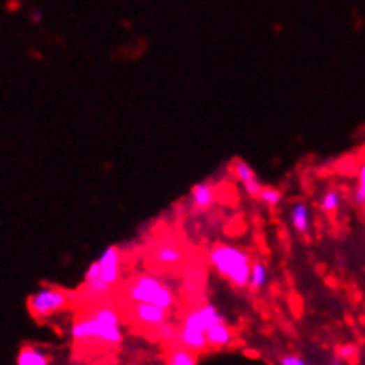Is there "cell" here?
<instances>
[{"label": "cell", "instance_id": "obj_1", "mask_svg": "<svg viewBox=\"0 0 365 365\" xmlns=\"http://www.w3.org/2000/svg\"><path fill=\"white\" fill-rule=\"evenodd\" d=\"M71 337L76 343L119 346L124 339L120 314L112 307H97L87 318L75 321L71 327Z\"/></svg>", "mask_w": 365, "mask_h": 365}, {"label": "cell", "instance_id": "obj_2", "mask_svg": "<svg viewBox=\"0 0 365 365\" xmlns=\"http://www.w3.org/2000/svg\"><path fill=\"white\" fill-rule=\"evenodd\" d=\"M210 265L217 274L237 288L249 286V274L253 260L247 251L231 244H219L209 254Z\"/></svg>", "mask_w": 365, "mask_h": 365}, {"label": "cell", "instance_id": "obj_3", "mask_svg": "<svg viewBox=\"0 0 365 365\" xmlns=\"http://www.w3.org/2000/svg\"><path fill=\"white\" fill-rule=\"evenodd\" d=\"M126 295L133 304H154L170 311L175 306V293L168 284L154 276H136L126 286Z\"/></svg>", "mask_w": 365, "mask_h": 365}, {"label": "cell", "instance_id": "obj_4", "mask_svg": "<svg viewBox=\"0 0 365 365\" xmlns=\"http://www.w3.org/2000/svg\"><path fill=\"white\" fill-rule=\"evenodd\" d=\"M69 306V293L55 286H45L32 293L27 300L30 314L36 320H48L53 314L62 313Z\"/></svg>", "mask_w": 365, "mask_h": 365}, {"label": "cell", "instance_id": "obj_5", "mask_svg": "<svg viewBox=\"0 0 365 365\" xmlns=\"http://www.w3.org/2000/svg\"><path fill=\"white\" fill-rule=\"evenodd\" d=\"M97 263H99V270H101V279L112 288L117 286L120 281V265H122V254H120L119 247L112 246L103 251Z\"/></svg>", "mask_w": 365, "mask_h": 365}, {"label": "cell", "instance_id": "obj_6", "mask_svg": "<svg viewBox=\"0 0 365 365\" xmlns=\"http://www.w3.org/2000/svg\"><path fill=\"white\" fill-rule=\"evenodd\" d=\"M233 175L237 177V180L240 182L242 189L246 191L249 196L258 198V194H260L261 189H263V184L260 182L256 172L251 168L249 163H246L244 159H235V163H233Z\"/></svg>", "mask_w": 365, "mask_h": 365}, {"label": "cell", "instance_id": "obj_7", "mask_svg": "<svg viewBox=\"0 0 365 365\" xmlns=\"http://www.w3.org/2000/svg\"><path fill=\"white\" fill-rule=\"evenodd\" d=\"M133 320L143 327L156 328L157 325L168 321V311L154 304H135L133 307Z\"/></svg>", "mask_w": 365, "mask_h": 365}, {"label": "cell", "instance_id": "obj_8", "mask_svg": "<svg viewBox=\"0 0 365 365\" xmlns=\"http://www.w3.org/2000/svg\"><path fill=\"white\" fill-rule=\"evenodd\" d=\"M290 223L293 230L300 235L309 233L311 226H313V216H311V209L306 202H295L290 207Z\"/></svg>", "mask_w": 365, "mask_h": 365}, {"label": "cell", "instance_id": "obj_9", "mask_svg": "<svg viewBox=\"0 0 365 365\" xmlns=\"http://www.w3.org/2000/svg\"><path fill=\"white\" fill-rule=\"evenodd\" d=\"M191 202H193L194 209L198 210L210 209L216 202V187L207 180L194 184L191 189Z\"/></svg>", "mask_w": 365, "mask_h": 365}, {"label": "cell", "instance_id": "obj_10", "mask_svg": "<svg viewBox=\"0 0 365 365\" xmlns=\"http://www.w3.org/2000/svg\"><path fill=\"white\" fill-rule=\"evenodd\" d=\"M231 343H233V332L228 327L226 321L216 323L214 327H210L209 330H207V344H209L210 348L221 350V348L230 346Z\"/></svg>", "mask_w": 365, "mask_h": 365}, {"label": "cell", "instance_id": "obj_11", "mask_svg": "<svg viewBox=\"0 0 365 365\" xmlns=\"http://www.w3.org/2000/svg\"><path fill=\"white\" fill-rule=\"evenodd\" d=\"M270 283V272L269 267L263 261H253L249 274V286L253 291H263Z\"/></svg>", "mask_w": 365, "mask_h": 365}, {"label": "cell", "instance_id": "obj_12", "mask_svg": "<svg viewBox=\"0 0 365 365\" xmlns=\"http://www.w3.org/2000/svg\"><path fill=\"white\" fill-rule=\"evenodd\" d=\"M154 260L159 265H163V267H175V265H179L184 260V253L179 247L163 244V246H159L154 251Z\"/></svg>", "mask_w": 365, "mask_h": 365}, {"label": "cell", "instance_id": "obj_13", "mask_svg": "<svg viewBox=\"0 0 365 365\" xmlns=\"http://www.w3.org/2000/svg\"><path fill=\"white\" fill-rule=\"evenodd\" d=\"M16 365H50V357L36 346H25L18 353Z\"/></svg>", "mask_w": 365, "mask_h": 365}, {"label": "cell", "instance_id": "obj_14", "mask_svg": "<svg viewBox=\"0 0 365 365\" xmlns=\"http://www.w3.org/2000/svg\"><path fill=\"white\" fill-rule=\"evenodd\" d=\"M341 207H343V194H341V191L330 187V189H327L323 194H321L320 198L321 212L337 214Z\"/></svg>", "mask_w": 365, "mask_h": 365}, {"label": "cell", "instance_id": "obj_15", "mask_svg": "<svg viewBox=\"0 0 365 365\" xmlns=\"http://www.w3.org/2000/svg\"><path fill=\"white\" fill-rule=\"evenodd\" d=\"M168 365H198V353L187 350V348L179 346L172 350L168 358Z\"/></svg>", "mask_w": 365, "mask_h": 365}, {"label": "cell", "instance_id": "obj_16", "mask_svg": "<svg viewBox=\"0 0 365 365\" xmlns=\"http://www.w3.org/2000/svg\"><path fill=\"white\" fill-rule=\"evenodd\" d=\"M258 200H260L267 209H277V207L283 203V191L277 189V187L263 186L261 193L258 194Z\"/></svg>", "mask_w": 365, "mask_h": 365}, {"label": "cell", "instance_id": "obj_17", "mask_svg": "<svg viewBox=\"0 0 365 365\" xmlns=\"http://www.w3.org/2000/svg\"><path fill=\"white\" fill-rule=\"evenodd\" d=\"M154 330H156L157 339L163 341V343H168V344L179 343V328H177L175 325L164 321V323L157 325Z\"/></svg>", "mask_w": 365, "mask_h": 365}, {"label": "cell", "instance_id": "obj_18", "mask_svg": "<svg viewBox=\"0 0 365 365\" xmlns=\"http://www.w3.org/2000/svg\"><path fill=\"white\" fill-rule=\"evenodd\" d=\"M353 200L357 205L365 209V159L362 161L360 166H358V184L353 193Z\"/></svg>", "mask_w": 365, "mask_h": 365}, {"label": "cell", "instance_id": "obj_19", "mask_svg": "<svg viewBox=\"0 0 365 365\" xmlns=\"http://www.w3.org/2000/svg\"><path fill=\"white\" fill-rule=\"evenodd\" d=\"M337 355H339L341 360L351 362V360H355V358H357L358 350H357V346H355V344H344V346H341L339 350H337Z\"/></svg>", "mask_w": 365, "mask_h": 365}, {"label": "cell", "instance_id": "obj_20", "mask_svg": "<svg viewBox=\"0 0 365 365\" xmlns=\"http://www.w3.org/2000/svg\"><path fill=\"white\" fill-rule=\"evenodd\" d=\"M279 365H307V362L300 357H295V355H284L279 360Z\"/></svg>", "mask_w": 365, "mask_h": 365}, {"label": "cell", "instance_id": "obj_21", "mask_svg": "<svg viewBox=\"0 0 365 365\" xmlns=\"http://www.w3.org/2000/svg\"><path fill=\"white\" fill-rule=\"evenodd\" d=\"M30 20H32L34 23H41L43 22L41 11H32V15H30Z\"/></svg>", "mask_w": 365, "mask_h": 365}, {"label": "cell", "instance_id": "obj_22", "mask_svg": "<svg viewBox=\"0 0 365 365\" xmlns=\"http://www.w3.org/2000/svg\"><path fill=\"white\" fill-rule=\"evenodd\" d=\"M330 365H344V362L343 360H334V362H330Z\"/></svg>", "mask_w": 365, "mask_h": 365}, {"label": "cell", "instance_id": "obj_23", "mask_svg": "<svg viewBox=\"0 0 365 365\" xmlns=\"http://www.w3.org/2000/svg\"><path fill=\"white\" fill-rule=\"evenodd\" d=\"M364 214H365V210H364Z\"/></svg>", "mask_w": 365, "mask_h": 365}]
</instances>
